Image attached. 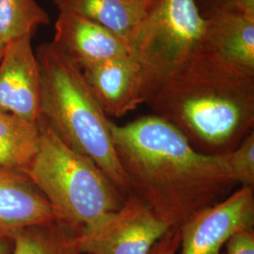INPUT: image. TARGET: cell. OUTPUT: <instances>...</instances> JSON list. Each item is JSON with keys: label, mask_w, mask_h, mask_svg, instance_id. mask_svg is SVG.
I'll list each match as a JSON object with an SVG mask.
<instances>
[{"label": "cell", "mask_w": 254, "mask_h": 254, "mask_svg": "<svg viewBox=\"0 0 254 254\" xmlns=\"http://www.w3.org/2000/svg\"><path fill=\"white\" fill-rule=\"evenodd\" d=\"M5 48H6V44H4L2 41H0V60H1L2 56L4 54Z\"/></svg>", "instance_id": "23"}, {"label": "cell", "mask_w": 254, "mask_h": 254, "mask_svg": "<svg viewBox=\"0 0 254 254\" xmlns=\"http://www.w3.org/2000/svg\"><path fill=\"white\" fill-rule=\"evenodd\" d=\"M205 23L196 0H158L149 8L128 45L144 103L202 47Z\"/></svg>", "instance_id": "5"}, {"label": "cell", "mask_w": 254, "mask_h": 254, "mask_svg": "<svg viewBox=\"0 0 254 254\" xmlns=\"http://www.w3.org/2000/svg\"><path fill=\"white\" fill-rule=\"evenodd\" d=\"M147 105L198 152L226 154L254 132V71L202 46Z\"/></svg>", "instance_id": "2"}, {"label": "cell", "mask_w": 254, "mask_h": 254, "mask_svg": "<svg viewBox=\"0 0 254 254\" xmlns=\"http://www.w3.org/2000/svg\"><path fill=\"white\" fill-rule=\"evenodd\" d=\"M60 11H71L107 28L125 40L131 39L151 6L136 0H54Z\"/></svg>", "instance_id": "13"}, {"label": "cell", "mask_w": 254, "mask_h": 254, "mask_svg": "<svg viewBox=\"0 0 254 254\" xmlns=\"http://www.w3.org/2000/svg\"><path fill=\"white\" fill-rule=\"evenodd\" d=\"M12 241L10 236L0 233V254H10Z\"/></svg>", "instance_id": "21"}, {"label": "cell", "mask_w": 254, "mask_h": 254, "mask_svg": "<svg viewBox=\"0 0 254 254\" xmlns=\"http://www.w3.org/2000/svg\"><path fill=\"white\" fill-rule=\"evenodd\" d=\"M56 219L45 196L27 174L0 167V233L11 236L24 228Z\"/></svg>", "instance_id": "11"}, {"label": "cell", "mask_w": 254, "mask_h": 254, "mask_svg": "<svg viewBox=\"0 0 254 254\" xmlns=\"http://www.w3.org/2000/svg\"><path fill=\"white\" fill-rule=\"evenodd\" d=\"M53 43L80 69L129 54L125 40L71 11H60Z\"/></svg>", "instance_id": "10"}, {"label": "cell", "mask_w": 254, "mask_h": 254, "mask_svg": "<svg viewBox=\"0 0 254 254\" xmlns=\"http://www.w3.org/2000/svg\"><path fill=\"white\" fill-rule=\"evenodd\" d=\"M224 254H254V229L235 234L225 244Z\"/></svg>", "instance_id": "19"}, {"label": "cell", "mask_w": 254, "mask_h": 254, "mask_svg": "<svg viewBox=\"0 0 254 254\" xmlns=\"http://www.w3.org/2000/svg\"><path fill=\"white\" fill-rule=\"evenodd\" d=\"M172 226L136 196L97 227L81 235L83 254H149Z\"/></svg>", "instance_id": "6"}, {"label": "cell", "mask_w": 254, "mask_h": 254, "mask_svg": "<svg viewBox=\"0 0 254 254\" xmlns=\"http://www.w3.org/2000/svg\"><path fill=\"white\" fill-rule=\"evenodd\" d=\"M81 235L58 219L31 225L10 236V254H83Z\"/></svg>", "instance_id": "14"}, {"label": "cell", "mask_w": 254, "mask_h": 254, "mask_svg": "<svg viewBox=\"0 0 254 254\" xmlns=\"http://www.w3.org/2000/svg\"><path fill=\"white\" fill-rule=\"evenodd\" d=\"M222 155L236 186L254 187V132L234 150Z\"/></svg>", "instance_id": "17"}, {"label": "cell", "mask_w": 254, "mask_h": 254, "mask_svg": "<svg viewBox=\"0 0 254 254\" xmlns=\"http://www.w3.org/2000/svg\"><path fill=\"white\" fill-rule=\"evenodd\" d=\"M41 76V118L61 139L86 155L127 198V178L119 163L111 121L96 100L82 70L53 42L36 52Z\"/></svg>", "instance_id": "3"}, {"label": "cell", "mask_w": 254, "mask_h": 254, "mask_svg": "<svg viewBox=\"0 0 254 254\" xmlns=\"http://www.w3.org/2000/svg\"><path fill=\"white\" fill-rule=\"evenodd\" d=\"M138 2H141V3H144L146 5H149V6H152L154 5L155 2H157L158 0H136Z\"/></svg>", "instance_id": "22"}, {"label": "cell", "mask_w": 254, "mask_h": 254, "mask_svg": "<svg viewBox=\"0 0 254 254\" xmlns=\"http://www.w3.org/2000/svg\"><path fill=\"white\" fill-rule=\"evenodd\" d=\"M38 124V151L25 173L56 219L88 233L118 211L126 198L96 164L64 143L44 119Z\"/></svg>", "instance_id": "4"}, {"label": "cell", "mask_w": 254, "mask_h": 254, "mask_svg": "<svg viewBox=\"0 0 254 254\" xmlns=\"http://www.w3.org/2000/svg\"><path fill=\"white\" fill-rule=\"evenodd\" d=\"M180 247V232L177 227L171 228L151 250L149 254H176Z\"/></svg>", "instance_id": "20"}, {"label": "cell", "mask_w": 254, "mask_h": 254, "mask_svg": "<svg viewBox=\"0 0 254 254\" xmlns=\"http://www.w3.org/2000/svg\"><path fill=\"white\" fill-rule=\"evenodd\" d=\"M110 127L129 194L172 227H180L236 187L222 154L198 152L178 130L154 114L125 126L111 122Z\"/></svg>", "instance_id": "1"}, {"label": "cell", "mask_w": 254, "mask_h": 254, "mask_svg": "<svg viewBox=\"0 0 254 254\" xmlns=\"http://www.w3.org/2000/svg\"><path fill=\"white\" fill-rule=\"evenodd\" d=\"M254 228V187H240L191 216L179 229L181 254H224L228 240Z\"/></svg>", "instance_id": "7"}, {"label": "cell", "mask_w": 254, "mask_h": 254, "mask_svg": "<svg viewBox=\"0 0 254 254\" xmlns=\"http://www.w3.org/2000/svg\"><path fill=\"white\" fill-rule=\"evenodd\" d=\"M50 19L36 0H0V41L4 44L23 36H32Z\"/></svg>", "instance_id": "16"}, {"label": "cell", "mask_w": 254, "mask_h": 254, "mask_svg": "<svg viewBox=\"0 0 254 254\" xmlns=\"http://www.w3.org/2000/svg\"><path fill=\"white\" fill-rule=\"evenodd\" d=\"M205 20L203 46L227 62L254 71V18L224 12Z\"/></svg>", "instance_id": "12"}, {"label": "cell", "mask_w": 254, "mask_h": 254, "mask_svg": "<svg viewBox=\"0 0 254 254\" xmlns=\"http://www.w3.org/2000/svg\"><path fill=\"white\" fill-rule=\"evenodd\" d=\"M82 73L108 117L121 118L144 104L139 67L129 54L88 66Z\"/></svg>", "instance_id": "9"}, {"label": "cell", "mask_w": 254, "mask_h": 254, "mask_svg": "<svg viewBox=\"0 0 254 254\" xmlns=\"http://www.w3.org/2000/svg\"><path fill=\"white\" fill-rule=\"evenodd\" d=\"M201 15L206 18L216 13H239L254 18V0H196Z\"/></svg>", "instance_id": "18"}, {"label": "cell", "mask_w": 254, "mask_h": 254, "mask_svg": "<svg viewBox=\"0 0 254 254\" xmlns=\"http://www.w3.org/2000/svg\"><path fill=\"white\" fill-rule=\"evenodd\" d=\"M38 123L0 109V167L26 172L38 151Z\"/></svg>", "instance_id": "15"}, {"label": "cell", "mask_w": 254, "mask_h": 254, "mask_svg": "<svg viewBox=\"0 0 254 254\" xmlns=\"http://www.w3.org/2000/svg\"><path fill=\"white\" fill-rule=\"evenodd\" d=\"M32 36L8 44L0 60V109L30 123L41 119V76Z\"/></svg>", "instance_id": "8"}]
</instances>
